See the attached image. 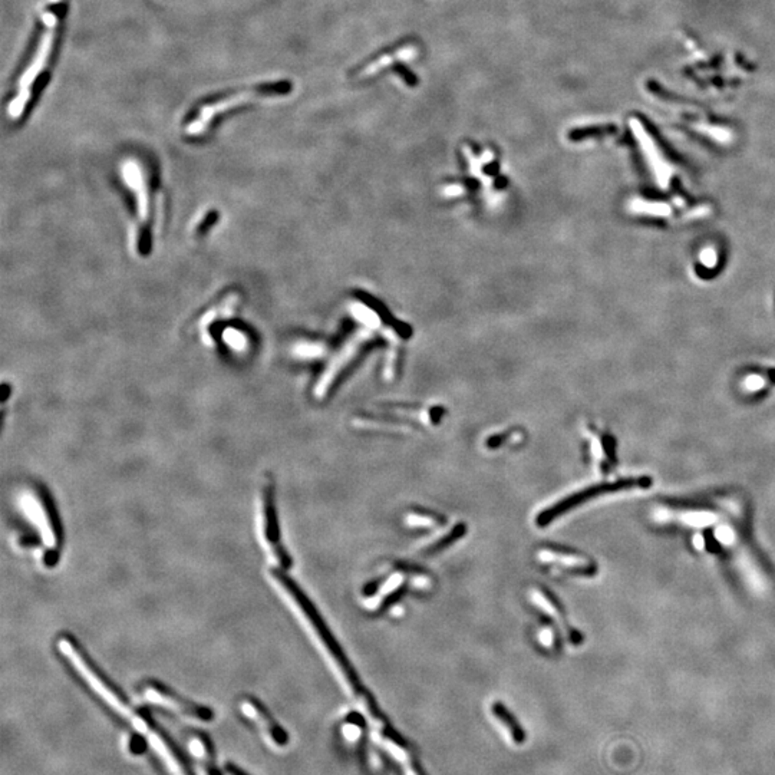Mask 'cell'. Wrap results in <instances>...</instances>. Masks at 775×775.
I'll return each mask as SVG.
<instances>
[{
    "mask_svg": "<svg viewBox=\"0 0 775 775\" xmlns=\"http://www.w3.org/2000/svg\"><path fill=\"white\" fill-rule=\"evenodd\" d=\"M189 744L191 751L200 760L205 775H222L216 765V755L215 748H212L211 741L201 732H190Z\"/></svg>",
    "mask_w": 775,
    "mask_h": 775,
    "instance_id": "14",
    "label": "cell"
},
{
    "mask_svg": "<svg viewBox=\"0 0 775 775\" xmlns=\"http://www.w3.org/2000/svg\"><path fill=\"white\" fill-rule=\"evenodd\" d=\"M269 574L273 583L279 587V591L286 596V599L291 603V606L295 607L296 611L300 614L305 623L312 629L313 636L317 639V642L324 646L328 656L335 662L336 669L343 678L347 688L351 689V692L359 701L365 700L369 693H366L361 686V682L358 679L356 672L354 671V667L351 666L349 660L346 659L343 651L336 642V639L328 629L324 619L320 618V614L317 613L312 602L299 589L298 584L291 579H289L286 574H283L280 570H270Z\"/></svg>",
    "mask_w": 775,
    "mask_h": 775,
    "instance_id": "3",
    "label": "cell"
},
{
    "mask_svg": "<svg viewBox=\"0 0 775 775\" xmlns=\"http://www.w3.org/2000/svg\"><path fill=\"white\" fill-rule=\"evenodd\" d=\"M491 712H493V715L500 720L501 725H502L507 731H509L512 739H513L516 744H523V742L526 741V734H524L523 728L520 727L519 720L513 716V714L509 711V708H505V707H504L502 704H500V702H495V704L491 707Z\"/></svg>",
    "mask_w": 775,
    "mask_h": 775,
    "instance_id": "15",
    "label": "cell"
},
{
    "mask_svg": "<svg viewBox=\"0 0 775 775\" xmlns=\"http://www.w3.org/2000/svg\"><path fill=\"white\" fill-rule=\"evenodd\" d=\"M537 558L543 565L557 569L558 572L579 574V576H592L596 573V566L586 556L570 553L556 547H542L537 550Z\"/></svg>",
    "mask_w": 775,
    "mask_h": 775,
    "instance_id": "10",
    "label": "cell"
},
{
    "mask_svg": "<svg viewBox=\"0 0 775 775\" xmlns=\"http://www.w3.org/2000/svg\"><path fill=\"white\" fill-rule=\"evenodd\" d=\"M408 574H410L408 570L400 567V570L389 574L382 583L366 587L365 591L366 607H369L370 610H384L388 606H392L393 603H396L400 597H403L405 592Z\"/></svg>",
    "mask_w": 775,
    "mask_h": 775,
    "instance_id": "9",
    "label": "cell"
},
{
    "mask_svg": "<svg viewBox=\"0 0 775 775\" xmlns=\"http://www.w3.org/2000/svg\"><path fill=\"white\" fill-rule=\"evenodd\" d=\"M58 646L62 655L73 665L75 669L84 676V679L106 704H110L121 715L131 719V723L140 731L150 734L154 730L155 724L152 720L131 705L128 698H125L122 692L117 686H114L111 681L98 669L95 663L87 656L84 649L72 637L62 636L59 639Z\"/></svg>",
    "mask_w": 775,
    "mask_h": 775,
    "instance_id": "4",
    "label": "cell"
},
{
    "mask_svg": "<svg viewBox=\"0 0 775 775\" xmlns=\"http://www.w3.org/2000/svg\"><path fill=\"white\" fill-rule=\"evenodd\" d=\"M405 523L410 527H415V528H433V527L444 526L447 520L442 516H438L430 512H411L407 514Z\"/></svg>",
    "mask_w": 775,
    "mask_h": 775,
    "instance_id": "16",
    "label": "cell"
},
{
    "mask_svg": "<svg viewBox=\"0 0 775 775\" xmlns=\"http://www.w3.org/2000/svg\"><path fill=\"white\" fill-rule=\"evenodd\" d=\"M291 89L293 84L290 81L277 79V81H261L240 85L227 91H220L215 95H208L193 106L182 125V131L187 137L200 138L210 132L212 126L229 113L242 110L254 102L289 95Z\"/></svg>",
    "mask_w": 775,
    "mask_h": 775,
    "instance_id": "2",
    "label": "cell"
},
{
    "mask_svg": "<svg viewBox=\"0 0 775 775\" xmlns=\"http://www.w3.org/2000/svg\"><path fill=\"white\" fill-rule=\"evenodd\" d=\"M764 386V381L760 377H750V378H745V388L750 389V391H757L760 388Z\"/></svg>",
    "mask_w": 775,
    "mask_h": 775,
    "instance_id": "21",
    "label": "cell"
},
{
    "mask_svg": "<svg viewBox=\"0 0 775 775\" xmlns=\"http://www.w3.org/2000/svg\"><path fill=\"white\" fill-rule=\"evenodd\" d=\"M224 769H226V772H227L229 775H250V774H247L246 771H243L242 768L236 767L234 764H226Z\"/></svg>",
    "mask_w": 775,
    "mask_h": 775,
    "instance_id": "23",
    "label": "cell"
},
{
    "mask_svg": "<svg viewBox=\"0 0 775 775\" xmlns=\"http://www.w3.org/2000/svg\"><path fill=\"white\" fill-rule=\"evenodd\" d=\"M148 737L152 745L155 746V750L163 755V758L166 760L167 765L170 767L174 775H193L189 768V764L185 762L182 754L180 753L173 739L161 728H158L155 725V728L148 734Z\"/></svg>",
    "mask_w": 775,
    "mask_h": 775,
    "instance_id": "13",
    "label": "cell"
},
{
    "mask_svg": "<svg viewBox=\"0 0 775 775\" xmlns=\"http://www.w3.org/2000/svg\"><path fill=\"white\" fill-rule=\"evenodd\" d=\"M240 708H242L246 716L256 720L259 727L269 735V738L275 744H277L279 746H284L289 742V735L286 734V731L277 724V720L273 719L269 711L263 708L256 700H245L240 704Z\"/></svg>",
    "mask_w": 775,
    "mask_h": 775,
    "instance_id": "12",
    "label": "cell"
},
{
    "mask_svg": "<svg viewBox=\"0 0 775 775\" xmlns=\"http://www.w3.org/2000/svg\"><path fill=\"white\" fill-rule=\"evenodd\" d=\"M530 599L534 604H536L537 607H540L546 614H549L550 618H553L554 622L558 623V626L565 630V633H566L567 639L572 642V645H577V642H580L581 636L573 628H570V625L566 619L565 610L560 607L558 602L556 600V597L553 595H550L546 589H543V587H533V589L530 591Z\"/></svg>",
    "mask_w": 775,
    "mask_h": 775,
    "instance_id": "11",
    "label": "cell"
},
{
    "mask_svg": "<svg viewBox=\"0 0 775 775\" xmlns=\"http://www.w3.org/2000/svg\"><path fill=\"white\" fill-rule=\"evenodd\" d=\"M701 259H702L704 264H705V266H709V267H711V266H714V264L716 263V259H715V252H714V250H705V252L702 253Z\"/></svg>",
    "mask_w": 775,
    "mask_h": 775,
    "instance_id": "22",
    "label": "cell"
},
{
    "mask_svg": "<svg viewBox=\"0 0 775 775\" xmlns=\"http://www.w3.org/2000/svg\"><path fill=\"white\" fill-rule=\"evenodd\" d=\"M260 527H261V539L263 546L275 561V565L280 569L290 567V558L284 551L280 543V531L277 524V512L275 505V495L273 487L267 481L263 484L261 494H260Z\"/></svg>",
    "mask_w": 775,
    "mask_h": 775,
    "instance_id": "6",
    "label": "cell"
},
{
    "mask_svg": "<svg viewBox=\"0 0 775 775\" xmlns=\"http://www.w3.org/2000/svg\"><path fill=\"white\" fill-rule=\"evenodd\" d=\"M613 128L611 125L609 126H589V128H577L573 129L569 133V138L572 141H580V140H586V138H591L592 136H604V133L611 132Z\"/></svg>",
    "mask_w": 775,
    "mask_h": 775,
    "instance_id": "18",
    "label": "cell"
},
{
    "mask_svg": "<svg viewBox=\"0 0 775 775\" xmlns=\"http://www.w3.org/2000/svg\"><path fill=\"white\" fill-rule=\"evenodd\" d=\"M392 71L403 79V81L408 85V87H417L418 85V76L410 71L404 64H395L392 66Z\"/></svg>",
    "mask_w": 775,
    "mask_h": 775,
    "instance_id": "19",
    "label": "cell"
},
{
    "mask_svg": "<svg viewBox=\"0 0 775 775\" xmlns=\"http://www.w3.org/2000/svg\"><path fill=\"white\" fill-rule=\"evenodd\" d=\"M539 640H540V644L543 646H546L547 649H557V646H558L556 635H554L553 629H550V628H542L540 629Z\"/></svg>",
    "mask_w": 775,
    "mask_h": 775,
    "instance_id": "20",
    "label": "cell"
},
{
    "mask_svg": "<svg viewBox=\"0 0 775 775\" xmlns=\"http://www.w3.org/2000/svg\"><path fill=\"white\" fill-rule=\"evenodd\" d=\"M464 533H465V526H464V524H457L449 533L444 534V536H441L440 539L434 540V542L430 543L428 546H425L422 553L426 554V556L440 553V551H442L444 549H447L448 546H451L454 542H457L458 539H461V537L464 536Z\"/></svg>",
    "mask_w": 775,
    "mask_h": 775,
    "instance_id": "17",
    "label": "cell"
},
{
    "mask_svg": "<svg viewBox=\"0 0 775 775\" xmlns=\"http://www.w3.org/2000/svg\"><path fill=\"white\" fill-rule=\"evenodd\" d=\"M143 693L144 697L158 705H163L168 709H173L175 712L184 714L190 718L198 719V720H210L212 719V712L201 705H197L189 700H185L182 697H180L178 693H175L174 690H171L170 688H167L163 683H158V682H147L143 686Z\"/></svg>",
    "mask_w": 775,
    "mask_h": 775,
    "instance_id": "7",
    "label": "cell"
},
{
    "mask_svg": "<svg viewBox=\"0 0 775 775\" xmlns=\"http://www.w3.org/2000/svg\"><path fill=\"white\" fill-rule=\"evenodd\" d=\"M644 483H645V479L639 481V483H635L633 479H630V481H621V483H618V484L597 486V487H593V488H587V490H584V491L576 493V494H573V495H570V497H567V498H565V500L558 501L557 504H554L553 507H550V509L542 512V513L536 517V524H537L539 527H546V526H549L550 523H553L556 519H558L561 514H565V513H567L569 510L574 509V507H577V505L581 504L583 501H587V500H591V498H593V497H596V495L604 494V493H607V491L623 490V488H628V487H635L636 484L644 486Z\"/></svg>",
    "mask_w": 775,
    "mask_h": 775,
    "instance_id": "8",
    "label": "cell"
},
{
    "mask_svg": "<svg viewBox=\"0 0 775 775\" xmlns=\"http://www.w3.org/2000/svg\"><path fill=\"white\" fill-rule=\"evenodd\" d=\"M69 0H41L34 32L9 89L6 113L22 121L49 84L57 64Z\"/></svg>",
    "mask_w": 775,
    "mask_h": 775,
    "instance_id": "1",
    "label": "cell"
},
{
    "mask_svg": "<svg viewBox=\"0 0 775 775\" xmlns=\"http://www.w3.org/2000/svg\"><path fill=\"white\" fill-rule=\"evenodd\" d=\"M20 507L26 517L38 528L49 553H57L62 539L61 526L46 493L38 487L26 488L20 495Z\"/></svg>",
    "mask_w": 775,
    "mask_h": 775,
    "instance_id": "5",
    "label": "cell"
}]
</instances>
